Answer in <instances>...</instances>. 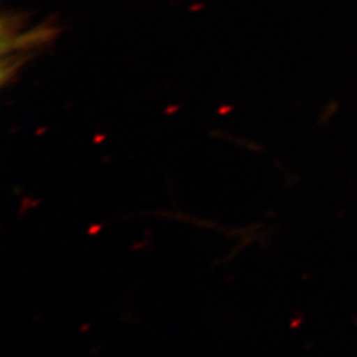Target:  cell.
Segmentation results:
<instances>
[{
  "label": "cell",
  "mask_w": 357,
  "mask_h": 357,
  "mask_svg": "<svg viewBox=\"0 0 357 357\" xmlns=\"http://www.w3.org/2000/svg\"><path fill=\"white\" fill-rule=\"evenodd\" d=\"M53 38V28H45V26H38L29 32L23 35L15 36L11 41V50H26V48H33L36 45H41L45 41H50Z\"/></svg>",
  "instance_id": "cell-1"
}]
</instances>
